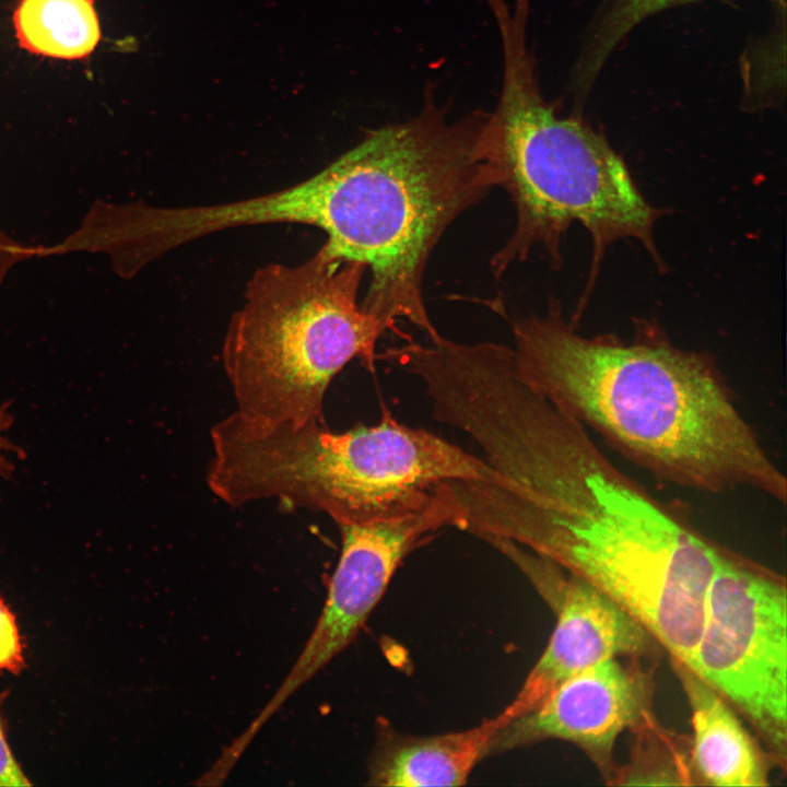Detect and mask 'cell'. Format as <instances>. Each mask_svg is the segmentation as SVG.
<instances>
[{"instance_id":"obj_10","label":"cell","mask_w":787,"mask_h":787,"mask_svg":"<svg viewBox=\"0 0 787 787\" xmlns=\"http://www.w3.org/2000/svg\"><path fill=\"white\" fill-rule=\"evenodd\" d=\"M557 621L547 648L501 712L509 723L539 706L565 680L615 657L648 656L653 635L616 602L553 564Z\"/></svg>"},{"instance_id":"obj_2","label":"cell","mask_w":787,"mask_h":787,"mask_svg":"<svg viewBox=\"0 0 787 787\" xmlns=\"http://www.w3.org/2000/svg\"><path fill=\"white\" fill-rule=\"evenodd\" d=\"M518 479L521 491L493 495L486 532L601 591L690 667L709 585L729 551L704 537L681 505L620 468L577 422L542 435Z\"/></svg>"},{"instance_id":"obj_3","label":"cell","mask_w":787,"mask_h":787,"mask_svg":"<svg viewBox=\"0 0 787 787\" xmlns=\"http://www.w3.org/2000/svg\"><path fill=\"white\" fill-rule=\"evenodd\" d=\"M490 117L475 109L450 119L428 84L416 116L369 130L325 167L332 202L322 246L369 270L361 306L386 330L404 319L430 340L441 337L424 272L447 227L501 184Z\"/></svg>"},{"instance_id":"obj_1","label":"cell","mask_w":787,"mask_h":787,"mask_svg":"<svg viewBox=\"0 0 787 787\" xmlns=\"http://www.w3.org/2000/svg\"><path fill=\"white\" fill-rule=\"evenodd\" d=\"M512 333L520 378L653 478L786 503L784 472L708 353L676 345L650 320H637L631 340L585 336L557 301L514 319Z\"/></svg>"},{"instance_id":"obj_9","label":"cell","mask_w":787,"mask_h":787,"mask_svg":"<svg viewBox=\"0 0 787 787\" xmlns=\"http://www.w3.org/2000/svg\"><path fill=\"white\" fill-rule=\"evenodd\" d=\"M609 658L571 677L535 709L507 724L492 752L549 739L582 748L614 783L613 747L624 730H634L651 714L653 678L639 658Z\"/></svg>"},{"instance_id":"obj_15","label":"cell","mask_w":787,"mask_h":787,"mask_svg":"<svg viewBox=\"0 0 787 787\" xmlns=\"http://www.w3.org/2000/svg\"><path fill=\"white\" fill-rule=\"evenodd\" d=\"M24 666L15 618L0 598V670L19 672Z\"/></svg>"},{"instance_id":"obj_5","label":"cell","mask_w":787,"mask_h":787,"mask_svg":"<svg viewBox=\"0 0 787 787\" xmlns=\"http://www.w3.org/2000/svg\"><path fill=\"white\" fill-rule=\"evenodd\" d=\"M210 437L207 483L220 501L238 507L278 500L322 512L337 525L411 512L444 482H512L485 459L387 410L376 424L340 433L319 422L268 424L233 412Z\"/></svg>"},{"instance_id":"obj_17","label":"cell","mask_w":787,"mask_h":787,"mask_svg":"<svg viewBox=\"0 0 787 787\" xmlns=\"http://www.w3.org/2000/svg\"><path fill=\"white\" fill-rule=\"evenodd\" d=\"M31 782L14 759L0 720V786H30Z\"/></svg>"},{"instance_id":"obj_11","label":"cell","mask_w":787,"mask_h":787,"mask_svg":"<svg viewBox=\"0 0 787 787\" xmlns=\"http://www.w3.org/2000/svg\"><path fill=\"white\" fill-rule=\"evenodd\" d=\"M509 720L498 713L460 731L434 736L385 733L369 766V785L395 787L462 786L492 752Z\"/></svg>"},{"instance_id":"obj_8","label":"cell","mask_w":787,"mask_h":787,"mask_svg":"<svg viewBox=\"0 0 787 787\" xmlns=\"http://www.w3.org/2000/svg\"><path fill=\"white\" fill-rule=\"evenodd\" d=\"M463 509L448 482L411 512L338 525L341 553L317 623L297 660L260 713L240 733L254 740L275 712L356 637L404 557L428 535L459 528Z\"/></svg>"},{"instance_id":"obj_6","label":"cell","mask_w":787,"mask_h":787,"mask_svg":"<svg viewBox=\"0 0 787 787\" xmlns=\"http://www.w3.org/2000/svg\"><path fill=\"white\" fill-rule=\"evenodd\" d=\"M365 270L321 246L302 263L254 272L222 346L235 412L268 424L324 423L336 375L355 359L375 369L386 328L357 301Z\"/></svg>"},{"instance_id":"obj_16","label":"cell","mask_w":787,"mask_h":787,"mask_svg":"<svg viewBox=\"0 0 787 787\" xmlns=\"http://www.w3.org/2000/svg\"><path fill=\"white\" fill-rule=\"evenodd\" d=\"M13 423V415L10 411V403L0 406V478H8L14 471L13 457H22L24 453L13 444L7 436Z\"/></svg>"},{"instance_id":"obj_12","label":"cell","mask_w":787,"mask_h":787,"mask_svg":"<svg viewBox=\"0 0 787 787\" xmlns=\"http://www.w3.org/2000/svg\"><path fill=\"white\" fill-rule=\"evenodd\" d=\"M692 710L691 760L696 778L723 787L768 785L764 754L723 696L672 658Z\"/></svg>"},{"instance_id":"obj_14","label":"cell","mask_w":787,"mask_h":787,"mask_svg":"<svg viewBox=\"0 0 787 787\" xmlns=\"http://www.w3.org/2000/svg\"><path fill=\"white\" fill-rule=\"evenodd\" d=\"M695 0H602L583 43L573 73L576 98L584 99L609 56L642 21Z\"/></svg>"},{"instance_id":"obj_18","label":"cell","mask_w":787,"mask_h":787,"mask_svg":"<svg viewBox=\"0 0 787 787\" xmlns=\"http://www.w3.org/2000/svg\"><path fill=\"white\" fill-rule=\"evenodd\" d=\"M26 250V246L19 245L0 233V282L14 263L28 257Z\"/></svg>"},{"instance_id":"obj_13","label":"cell","mask_w":787,"mask_h":787,"mask_svg":"<svg viewBox=\"0 0 787 787\" xmlns=\"http://www.w3.org/2000/svg\"><path fill=\"white\" fill-rule=\"evenodd\" d=\"M95 0H20L13 24L25 50L56 59L87 57L101 39Z\"/></svg>"},{"instance_id":"obj_4","label":"cell","mask_w":787,"mask_h":787,"mask_svg":"<svg viewBox=\"0 0 787 787\" xmlns=\"http://www.w3.org/2000/svg\"><path fill=\"white\" fill-rule=\"evenodd\" d=\"M485 2L503 56L502 87L490 127L500 186L516 210L514 232L491 259V268L500 278L537 246L560 268L562 239L578 222L592 242L588 282L574 313L579 318L604 252L615 240L634 238L665 270L654 226L666 211L645 199L627 165L601 133L577 117H560L544 99L528 40L529 0Z\"/></svg>"},{"instance_id":"obj_7","label":"cell","mask_w":787,"mask_h":787,"mask_svg":"<svg viewBox=\"0 0 787 787\" xmlns=\"http://www.w3.org/2000/svg\"><path fill=\"white\" fill-rule=\"evenodd\" d=\"M786 625L784 580L729 551L709 585L704 625L690 666L752 724L775 763L783 766Z\"/></svg>"}]
</instances>
